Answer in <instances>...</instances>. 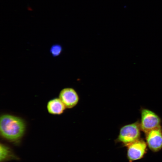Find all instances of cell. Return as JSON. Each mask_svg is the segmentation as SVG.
<instances>
[{"mask_svg":"<svg viewBox=\"0 0 162 162\" xmlns=\"http://www.w3.org/2000/svg\"><path fill=\"white\" fill-rule=\"evenodd\" d=\"M26 128L24 120L20 117L8 114L1 116V135L8 141L15 143L18 142L23 136Z\"/></svg>","mask_w":162,"mask_h":162,"instance_id":"obj_1","label":"cell"},{"mask_svg":"<svg viewBox=\"0 0 162 162\" xmlns=\"http://www.w3.org/2000/svg\"><path fill=\"white\" fill-rule=\"evenodd\" d=\"M141 130L138 122L125 125L120 129L117 140L126 146L140 139Z\"/></svg>","mask_w":162,"mask_h":162,"instance_id":"obj_2","label":"cell"},{"mask_svg":"<svg viewBox=\"0 0 162 162\" xmlns=\"http://www.w3.org/2000/svg\"><path fill=\"white\" fill-rule=\"evenodd\" d=\"M141 111L140 125L141 130L145 134L161 127L160 118L155 112L146 109H142Z\"/></svg>","mask_w":162,"mask_h":162,"instance_id":"obj_3","label":"cell"},{"mask_svg":"<svg viewBox=\"0 0 162 162\" xmlns=\"http://www.w3.org/2000/svg\"><path fill=\"white\" fill-rule=\"evenodd\" d=\"M126 146L127 158L130 162L142 158L146 153L147 144L142 139H140Z\"/></svg>","mask_w":162,"mask_h":162,"instance_id":"obj_4","label":"cell"},{"mask_svg":"<svg viewBox=\"0 0 162 162\" xmlns=\"http://www.w3.org/2000/svg\"><path fill=\"white\" fill-rule=\"evenodd\" d=\"M146 143L150 149L154 152L162 148V129L161 127L145 134Z\"/></svg>","mask_w":162,"mask_h":162,"instance_id":"obj_5","label":"cell"},{"mask_svg":"<svg viewBox=\"0 0 162 162\" xmlns=\"http://www.w3.org/2000/svg\"><path fill=\"white\" fill-rule=\"evenodd\" d=\"M61 100L66 108H71L76 106L78 102L79 98L76 91L70 88L62 89L59 95Z\"/></svg>","mask_w":162,"mask_h":162,"instance_id":"obj_6","label":"cell"},{"mask_svg":"<svg viewBox=\"0 0 162 162\" xmlns=\"http://www.w3.org/2000/svg\"><path fill=\"white\" fill-rule=\"evenodd\" d=\"M66 107L59 98H55L49 101L47 105L48 112L53 115H60L63 113Z\"/></svg>","mask_w":162,"mask_h":162,"instance_id":"obj_7","label":"cell"},{"mask_svg":"<svg viewBox=\"0 0 162 162\" xmlns=\"http://www.w3.org/2000/svg\"><path fill=\"white\" fill-rule=\"evenodd\" d=\"M0 162H6L12 160H18V157L14 153L12 149L8 146L1 143Z\"/></svg>","mask_w":162,"mask_h":162,"instance_id":"obj_8","label":"cell"},{"mask_svg":"<svg viewBox=\"0 0 162 162\" xmlns=\"http://www.w3.org/2000/svg\"><path fill=\"white\" fill-rule=\"evenodd\" d=\"M62 51L61 46L58 44L52 45L50 50V52L54 56H57L60 55Z\"/></svg>","mask_w":162,"mask_h":162,"instance_id":"obj_9","label":"cell"},{"mask_svg":"<svg viewBox=\"0 0 162 162\" xmlns=\"http://www.w3.org/2000/svg\"><path fill=\"white\" fill-rule=\"evenodd\" d=\"M28 10H29V11H32V8L30 7H28Z\"/></svg>","mask_w":162,"mask_h":162,"instance_id":"obj_10","label":"cell"}]
</instances>
